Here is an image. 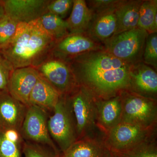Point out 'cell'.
I'll use <instances>...</instances> for the list:
<instances>
[{"instance_id":"31","label":"cell","mask_w":157,"mask_h":157,"mask_svg":"<svg viewBox=\"0 0 157 157\" xmlns=\"http://www.w3.org/2000/svg\"><path fill=\"white\" fill-rule=\"evenodd\" d=\"M105 157H120L117 154L114 152H113L109 151L107 148V151H106V155Z\"/></svg>"},{"instance_id":"17","label":"cell","mask_w":157,"mask_h":157,"mask_svg":"<svg viewBox=\"0 0 157 157\" xmlns=\"http://www.w3.org/2000/svg\"><path fill=\"white\" fill-rule=\"evenodd\" d=\"M61 96L52 86L39 76L30 95L29 106H37L46 112L53 111Z\"/></svg>"},{"instance_id":"25","label":"cell","mask_w":157,"mask_h":157,"mask_svg":"<svg viewBox=\"0 0 157 157\" xmlns=\"http://www.w3.org/2000/svg\"><path fill=\"white\" fill-rule=\"evenodd\" d=\"M142 62L157 69V33L148 34L142 58Z\"/></svg>"},{"instance_id":"26","label":"cell","mask_w":157,"mask_h":157,"mask_svg":"<svg viewBox=\"0 0 157 157\" xmlns=\"http://www.w3.org/2000/svg\"><path fill=\"white\" fill-rule=\"evenodd\" d=\"M18 23L6 14L0 19V48L14 36Z\"/></svg>"},{"instance_id":"4","label":"cell","mask_w":157,"mask_h":157,"mask_svg":"<svg viewBox=\"0 0 157 157\" xmlns=\"http://www.w3.org/2000/svg\"><path fill=\"white\" fill-rule=\"evenodd\" d=\"M52 111L47 122L48 132L64 152L78 140L76 122L67 96H61Z\"/></svg>"},{"instance_id":"22","label":"cell","mask_w":157,"mask_h":157,"mask_svg":"<svg viewBox=\"0 0 157 157\" xmlns=\"http://www.w3.org/2000/svg\"><path fill=\"white\" fill-rule=\"evenodd\" d=\"M38 21L44 31L56 42L69 34L66 20L49 12L42 15Z\"/></svg>"},{"instance_id":"13","label":"cell","mask_w":157,"mask_h":157,"mask_svg":"<svg viewBox=\"0 0 157 157\" xmlns=\"http://www.w3.org/2000/svg\"><path fill=\"white\" fill-rule=\"evenodd\" d=\"M40 76L36 68L26 67L12 71L8 84V91L13 98L29 106V99Z\"/></svg>"},{"instance_id":"18","label":"cell","mask_w":157,"mask_h":157,"mask_svg":"<svg viewBox=\"0 0 157 157\" xmlns=\"http://www.w3.org/2000/svg\"><path fill=\"white\" fill-rule=\"evenodd\" d=\"M143 0H121L115 9L117 29L114 35L137 28L139 12Z\"/></svg>"},{"instance_id":"9","label":"cell","mask_w":157,"mask_h":157,"mask_svg":"<svg viewBox=\"0 0 157 157\" xmlns=\"http://www.w3.org/2000/svg\"><path fill=\"white\" fill-rule=\"evenodd\" d=\"M47 112L33 105L27 107L20 132L27 140L45 144L56 150L48 128Z\"/></svg>"},{"instance_id":"16","label":"cell","mask_w":157,"mask_h":157,"mask_svg":"<svg viewBox=\"0 0 157 157\" xmlns=\"http://www.w3.org/2000/svg\"><path fill=\"white\" fill-rule=\"evenodd\" d=\"M115 9H109L94 14L86 34L101 44L113 36L115 34L117 26Z\"/></svg>"},{"instance_id":"3","label":"cell","mask_w":157,"mask_h":157,"mask_svg":"<svg viewBox=\"0 0 157 157\" xmlns=\"http://www.w3.org/2000/svg\"><path fill=\"white\" fill-rule=\"evenodd\" d=\"M148 33L139 28L125 31L113 36L103 43L104 50L129 65L142 62Z\"/></svg>"},{"instance_id":"10","label":"cell","mask_w":157,"mask_h":157,"mask_svg":"<svg viewBox=\"0 0 157 157\" xmlns=\"http://www.w3.org/2000/svg\"><path fill=\"white\" fill-rule=\"evenodd\" d=\"M100 49H104L103 45L86 34H68L56 42L51 56L67 61L82 54Z\"/></svg>"},{"instance_id":"28","label":"cell","mask_w":157,"mask_h":157,"mask_svg":"<svg viewBox=\"0 0 157 157\" xmlns=\"http://www.w3.org/2000/svg\"><path fill=\"white\" fill-rule=\"evenodd\" d=\"M121 0H90L86 5L94 14H98L109 9H115Z\"/></svg>"},{"instance_id":"30","label":"cell","mask_w":157,"mask_h":157,"mask_svg":"<svg viewBox=\"0 0 157 157\" xmlns=\"http://www.w3.org/2000/svg\"><path fill=\"white\" fill-rule=\"evenodd\" d=\"M25 157H48L42 149L29 143H26L24 147Z\"/></svg>"},{"instance_id":"12","label":"cell","mask_w":157,"mask_h":157,"mask_svg":"<svg viewBox=\"0 0 157 157\" xmlns=\"http://www.w3.org/2000/svg\"><path fill=\"white\" fill-rule=\"evenodd\" d=\"M130 83L128 90L142 97L156 100L157 94V71L143 62L131 65Z\"/></svg>"},{"instance_id":"21","label":"cell","mask_w":157,"mask_h":157,"mask_svg":"<svg viewBox=\"0 0 157 157\" xmlns=\"http://www.w3.org/2000/svg\"><path fill=\"white\" fill-rule=\"evenodd\" d=\"M19 131L0 130V157H21Z\"/></svg>"},{"instance_id":"29","label":"cell","mask_w":157,"mask_h":157,"mask_svg":"<svg viewBox=\"0 0 157 157\" xmlns=\"http://www.w3.org/2000/svg\"><path fill=\"white\" fill-rule=\"evenodd\" d=\"M13 68L0 54V93L8 91L9 78Z\"/></svg>"},{"instance_id":"11","label":"cell","mask_w":157,"mask_h":157,"mask_svg":"<svg viewBox=\"0 0 157 157\" xmlns=\"http://www.w3.org/2000/svg\"><path fill=\"white\" fill-rule=\"evenodd\" d=\"M50 0H3L5 14L19 23L39 19L48 13Z\"/></svg>"},{"instance_id":"23","label":"cell","mask_w":157,"mask_h":157,"mask_svg":"<svg viewBox=\"0 0 157 157\" xmlns=\"http://www.w3.org/2000/svg\"><path fill=\"white\" fill-rule=\"evenodd\" d=\"M157 18V0L142 1L139 12L137 28L152 33L153 25Z\"/></svg>"},{"instance_id":"19","label":"cell","mask_w":157,"mask_h":157,"mask_svg":"<svg viewBox=\"0 0 157 157\" xmlns=\"http://www.w3.org/2000/svg\"><path fill=\"white\" fill-rule=\"evenodd\" d=\"M94 14L84 0H73L71 14L66 20L69 34H86Z\"/></svg>"},{"instance_id":"7","label":"cell","mask_w":157,"mask_h":157,"mask_svg":"<svg viewBox=\"0 0 157 157\" xmlns=\"http://www.w3.org/2000/svg\"><path fill=\"white\" fill-rule=\"evenodd\" d=\"M154 129L121 122L106 133L103 143L109 151L121 152L153 138Z\"/></svg>"},{"instance_id":"5","label":"cell","mask_w":157,"mask_h":157,"mask_svg":"<svg viewBox=\"0 0 157 157\" xmlns=\"http://www.w3.org/2000/svg\"><path fill=\"white\" fill-rule=\"evenodd\" d=\"M67 97L76 124L78 140L90 138V135L98 126L96 98L85 88L78 86Z\"/></svg>"},{"instance_id":"20","label":"cell","mask_w":157,"mask_h":157,"mask_svg":"<svg viewBox=\"0 0 157 157\" xmlns=\"http://www.w3.org/2000/svg\"><path fill=\"white\" fill-rule=\"evenodd\" d=\"M106 151L104 143L86 137L76 140L63 152V157H105Z\"/></svg>"},{"instance_id":"14","label":"cell","mask_w":157,"mask_h":157,"mask_svg":"<svg viewBox=\"0 0 157 157\" xmlns=\"http://www.w3.org/2000/svg\"><path fill=\"white\" fill-rule=\"evenodd\" d=\"M27 109L8 92L0 93V130L11 129L20 132Z\"/></svg>"},{"instance_id":"6","label":"cell","mask_w":157,"mask_h":157,"mask_svg":"<svg viewBox=\"0 0 157 157\" xmlns=\"http://www.w3.org/2000/svg\"><path fill=\"white\" fill-rule=\"evenodd\" d=\"M122 104L121 122L154 129L157 119L156 100L126 90L120 94Z\"/></svg>"},{"instance_id":"8","label":"cell","mask_w":157,"mask_h":157,"mask_svg":"<svg viewBox=\"0 0 157 157\" xmlns=\"http://www.w3.org/2000/svg\"><path fill=\"white\" fill-rule=\"evenodd\" d=\"M39 75L61 95H67L78 85L67 62L50 56L36 68Z\"/></svg>"},{"instance_id":"32","label":"cell","mask_w":157,"mask_h":157,"mask_svg":"<svg viewBox=\"0 0 157 157\" xmlns=\"http://www.w3.org/2000/svg\"><path fill=\"white\" fill-rule=\"evenodd\" d=\"M5 14V10L3 7L2 1H0V19Z\"/></svg>"},{"instance_id":"27","label":"cell","mask_w":157,"mask_h":157,"mask_svg":"<svg viewBox=\"0 0 157 157\" xmlns=\"http://www.w3.org/2000/svg\"><path fill=\"white\" fill-rule=\"evenodd\" d=\"M73 0H50L48 12L63 19L72 10Z\"/></svg>"},{"instance_id":"24","label":"cell","mask_w":157,"mask_h":157,"mask_svg":"<svg viewBox=\"0 0 157 157\" xmlns=\"http://www.w3.org/2000/svg\"><path fill=\"white\" fill-rule=\"evenodd\" d=\"M116 153L120 157H157L156 143L151 138L128 150Z\"/></svg>"},{"instance_id":"2","label":"cell","mask_w":157,"mask_h":157,"mask_svg":"<svg viewBox=\"0 0 157 157\" xmlns=\"http://www.w3.org/2000/svg\"><path fill=\"white\" fill-rule=\"evenodd\" d=\"M56 42L42 29L38 19L19 23L14 36L0 48V54L13 68H36L51 54Z\"/></svg>"},{"instance_id":"1","label":"cell","mask_w":157,"mask_h":157,"mask_svg":"<svg viewBox=\"0 0 157 157\" xmlns=\"http://www.w3.org/2000/svg\"><path fill=\"white\" fill-rule=\"evenodd\" d=\"M67 62L78 85L97 99H109L128 90L131 65L104 49L82 54Z\"/></svg>"},{"instance_id":"15","label":"cell","mask_w":157,"mask_h":157,"mask_svg":"<svg viewBox=\"0 0 157 157\" xmlns=\"http://www.w3.org/2000/svg\"><path fill=\"white\" fill-rule=\"evenodd\" d=\"M96 105L98 126L106 134L121 122L122 104L121 96L119 94L107 99L96 98Z\"/></svg>"}]
</instances>
